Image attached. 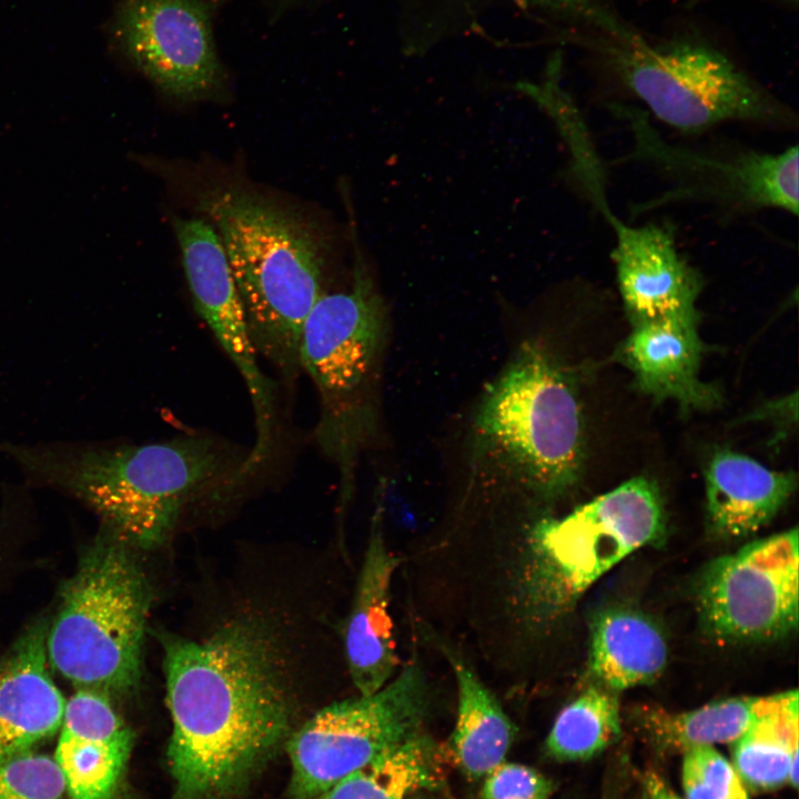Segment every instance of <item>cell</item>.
Returning <instances> with one entry per match:
<instances>
[{
    "instance_id": "obj_22",
    "label": "cell",
    "mask_w": 799,
    "mask_h": 799,
    "mask_svg": "<svg viewBox=\"0 0 799 799\" xmlns=\"http://www.w3.org/2000/svg\"><path fill=\"white\" fill-rule=\"evenodd\" d=\"M798 691L766 696L760 712L731 745L732 766L745 786L773 790L798 786Z\"/></svg>"
},
{
    "instance_id": "obj_31",
    "label": "cell",
    "mask_w": 799,
    "mask_h": 799,
    "mask_svg": "<svg viewBox=\"0 0 799 799\" xmlns=\"http://www.w3.org/2000/svg\"><path fill=\"white\" fill-rule=\"evenodd\" d=\"M443 793L445 795V799H457L448 789L447 786L443 788Z\"/></svg>"
},
{
    "instance_id": "obj_12",
    "label": "cell",
    "mask_w": 799,
    "mask_h": 799,
    "mask_svg": "<svg viewBox=\"0 0 799 799\" xmlns=\"http://www.w3.org/2000/svg\"><path fill=\"white\" fill-rule=\"evenodd\" d=\"M172 226L195 311L232 360L249 390L256 439L246 463L256 469L273 444L275 398L272 384L257 364L235 281L215 229L205 220L179 216L173 218Z\"/></svg>"
},
{
    "instance_id": "obj_7",
    "label": "cell",
    "mask_w": 799,
    "mask_h": 799,
    "mask_svg": "<svg viewBox=\"0 0 799 799\" xmlns=\"http://www.w3.org/2000/svg\"><path fill=\"white\" fill-rule=\"evenodd\" d=\"M485 446L543 498L574 487L583 472L580 402L568 372L526 344L486 391L476 415Z\"/></svg>"
},
{
    "instance_id": "obj_26",
    "label": "cell",
    "mask_w": 799,
    "mask_h": 799,
    "mask_svg": "<svg viewBox=\"0 0 799 799\" xmlns=\"http://www.w3.org/2000/svg\"><path fill=\"white\" fill-rule=\"evenodd\" d=\"M682 754L685 799H749L735 767L714 746L695 747Z\"/></svg>"
},
{
    "instance_id": "obj_16",
    "label": "cell",
    "mask_w": 799,
    "mask_h": 799,
    "mask_svg": "<svg viewBox=\"0 0 799 799\" xmlns=\"http://www.w3.org/2000/svg\"><path fill=\"white\" fill-rule=\"evenodd\" d=\"M48 626L32 623L0 658V759L34 750L61 727L65 700L48 668Z\"/></svg>"
},
{
    "instance_id": "obj_4",
    "label": "cell",
    "mask_w": 799,
    "mask_h": 799,
    "mask_svg": "<svg viewBox=\"0 0 799 799\" xmlns=\"http://www.w3.org/2000/svg\"><path fill=\"white\" fill-rule=\"evenodd\" d=\"M199 206L224 247L256 354L292 378L304 321L325 293L324 237L301 214L239 189L212 190Z\"/></svg>"
},
{
    "instance_id": "obj_14",
    "label": "cell",
    "mask_w": 799,
    "mask_h": 799,
    "mask_svg": "<svg viewBox=\"0 0 799 799\" xmlns=\"http://www.w3.org/2000/svg\"><path fill=\"white\" fill-rule=\"evenodd\" d=\"M119 40L160 89L184 100L203 98L221 80L208 10L199 0H125Z\"/></svg>"
},
{
    "instance_id": "obj_27",
    "label": "cell",
    "mask_w": 799,
    "mask_h": 799,
    "mask_svg": "<svg viewBox=\"0 0 799 799\" xmlns=\"http://www.w3.org/2000/svg\"><path fill=\"white\" fill-rule=\"evenodd\" d=\"M64 792L53 758L31 750L0 759V799H61Z\"/></svg>"
},
{
    "instance_id": "obj_15",
    "label": "cell",
    "mask_w": 799,
    "mask_h": 799,
    "mask_svg": "<svg viewBox=\"0 0 799 799\" xmlns=\"http://www.w3.org/2000/svg\"><path fill=\"white\" fill-rule=\"evenodd\" d=\"M60 729L53 759L70 799H113L133 736L108 695L78 688L65 701Z\"/></svg>"
},
{
    "instance_id": "obj_28",
    "label": "cell",
    "mask_w": 799,
    "mask_h": 799,
    "mask_svg": "<svg viewBox=\"0 0 799 799\" xmlns=\"http://www.w3.org/2000/svg\"><path fill=\"white\" fill-rule=\"evenodd\" d=\"M554 782L526 765L503 761L483 778L481 799H548Z\"/></svg>"
},
{
    "instance_id": "obj_20",
    "label": "cell",
    "mask_w": 799,
    "mask_h": 799,
    "mask_svg": "<svg viewBox=\"0 0 799 799\" xmlns=\"http://www.w3.org/2000/svg\"><path fill=\"white\" fill-rule=\"evenodd\" d=\"M588 669L614 692L647 685L664 670L668 647L660 628L645 614L611 607L591 620Z\"/></svg>"
},
{
    "instance_id": "obj_3",
    "label": "cell",
    "mask_w": 799,
    "mask_h": 799,
    "mask_svg": "<svg viewBox=\"0 0 799 799\" xmlns=\"http://www.w3.org/2000/svg\"><path fill=\"white\" fill-rule=\"evenodd\" d=\"M24 471L61 486L93 508L118 540L160 545L194 495L244 478L247 454L211 436L183 435L141 445H13Z\"/></svg>"
},
{
    "instance_id": "obj_8",
    "label": "cell",
    "mask_w": 799,
    "mask_h": 799,
    "mask_svg": "<svg viewBox=\"0 0 799 799\" xmlns=\"http://www.w3.org/2000/svg\"><path fill=\"white\" fill-rule=\"evenodd\" d=\"M352 279L348 289L324 293L307 314L299 363L321 402L318 442L346 457L365 428L370 395L384 350L387 312L377 277L350 219Z\"/></svg>"
},
{
    "instance_id": "obj_19",
    "label": "cell",
    "mask_w": 799,
    "mask_h": 799,
    "mask_svg": "<svg viewBox=\"0 0 799 799\" xmlns=\"http://www.w3.org/2000/svg\"><path fill=\"white\" fill-rule=\"evenodd\" d=\"M705 483L712 530L722 537L741 538L762 528L779 513L795 492L797 477L725 448L711 456Z\"/></svg>"
},
{
    "instance_id": "obj_1",
    "label": "cell",
    "mask_w": 799,
    "mask_h": 799,
    "mask_svg": "<svg viewBox=\"0 0 799 799\" xmlns=\"http://www.w3.org/2000/svg\"><path fill=\"white\" fill-rule=\"evenodd\" d=\"M161 641L172 719L170 799H239L293 731L275 647L249 623L201 641L170 634Z\"/></svg>"
},
{
    "instance_id": "obj_25",
    "label": "cell",
    "mask_w": 799,
    "mask_h": 799,
    "mask_svg": "<svg viewBox=\"0 0 799 799\" xmlns=\"http://www.w3.org/2000/svg\"><path fill=\"white\" fill-rule=\"evenodd\" d=\"M620 728L617 692L595 684L560 710L545 751L557 761L588 760L615 742Z\"/></svg>"
},
{
    "instance_id": "obj_2",
    "label": "cell",
    "mask_w": 799,
    "mask_h": 799,
    "mask_svg": "<svg viewBox=\"0 0 799 799\" xmlns=\"http://www.w3.org/2000/svg\"><path fill=\"white\" fill-rule=\"evenodd\" d=\"M568 20L603 102L635 104L689 139L725 124L798 129L795 109L701 18L676 17L650 32L624 17L614 0H601Z\"/></svg>"
},
{
    "instance_id": "obj_6",
    "label": "cell",
    "mask_w": 799,
    "mask_h": 799,
    "mask_svg": "<svg viewBox=\"0 0 799 799\" xmlns=\"http://www.w3.org/2000/svg\"><path fill=\"white\" fill-rule=\"evenodd\" d=\"M142 570L112 535L82 554L47 631L49 665L78 688L131 691L140 680L151 599Z\"/></svg>"
},
{
    "instance_id": "obj_5",
    "label": "cell",
    "mask_w": 799,
    "mask_h": 799,
    "mask_svg": "<svg viewBox=\"0 0 799 799\" xmlns=\"http://www.w3.org/2000/svg\"><path fill=\"white\" fill-rule=\"evenodd\" d=\"M630 135V146L611 165L647 169L663 188L633 203L634 218L677 204H699L728 221L777 210L799 212V150L763 151L742 143L679 142L668 139L641 108L603 102Z\"/></svg>"
},
{
    "instance_id": "obj_32",
    "label": "cell",
    "mask_w": 799,
    "mask_h": 799,
    "mask_svg": "<svg viewBox=\"0 0 799 799\" xmlns=\"http://www.w3.org/2000/svg\"><path fill=\"white\" fill-rule=\"evenodd\" d=\"M408 799H423V798L412 796V797H409Z\"/></svg>"
},
{
    "instance_id": "obj_11",
    "label": "cell",
    "mask_w": 799,
    "mask_h": 799,
    "mask_svg": "<svg viewBox=\"0 0 799 799\" xmlns=\"http://www.w3.org/2000/svg\"><path fill=\"white\" fill-rule=\"evenodd\" d=\"M798 529L714 559L696 584L704 630L718 643L780 639L798 627Z\"/></svg>"
},
{
    "instance_id": "obj_18",
    "label": "cell",
    "mask_w": 799,
    "mask_h": 799,
    "mask_svg": "<svg viewBox=\"0 0 799 799\" xmlns=\"http://www.w3.org/2000/svg\"><path fill=\"white\" fill-rule=\"evenodd\" d=\"M697 323L675 320L631 326L617 357L640 392L656 401L671 400L684 411L720 404L719 391L699 378L702 344Z\"/></svg>"
},
{
    "instance_id": "obj_24",
    "label": "cell",
    "mask_w": 799,
    "mask_h": 799,
    "mask_svg": "<svg viewBox=\"0 0 799 799\" xmlns=\"http://www.w3.org/2000/svg\"><path fill=\"white\" fill-rule=\"evenodd\" d=\"M765 701L766 696L735 697L684 712L648 708L638 719L657 749L685 752L695 747L731 744L760 712Z\"/></svg>"
},
{
    "instance_id": "obj_17",
    "label": "cell",
    "mask_w": 799,
    "mask_h": 799,
    "mask_svg": "<svg viewBox=\"0 0 799 799\" xmlns=\"http://www.w3.org/2000/svg\"><path fill=\"white\" fill-rule=\"evenodd\" d=\"M398 563L384 539L381 515L375 514L344 631L348 671L361 695L384 687L400 664L390 613L391 580Z\"/></svg>"
},
{
    "instance_id": "obj_9",
    "label": "cell",
    "mask_w": 799,
    "mask_h": 799,
    "mask_svg": "<svg viewBox=\"0 0 799 799\" xmlns=\"http://www.w3.org/2000/svg\"><path fill=\"white\" fill-rule=\"evenodd\" d=\"M665 509L659 489L637 476L533 529L527 598L542 618L567 611L601 576L635 550L660 542Z\"/></svg>"
},
{
    "instance_id": "obj_30",
    "label": "cell",
    "mask_w": 799,
    "mask_h": 799,
    "mask_svg": "<svg viewBox=\"0 0 799 799\" xmlns=\"http://www.w3.org/2000/svg\"><path fill=\"white\" fill-rule=\"evenodd\" d=\"M534 3L559 12L563 16L572 14L581 10L591 0H530Z\"/></svg>"
},
{
    "instance_id": "obj_23",
    "label": "cell",
    "mask_w": 799,
    "mask_h": 799,
    "mask_svg": "<svg viewBox=\"0 0 799 799\" xmlns=\"http://www.w3.org/2000/svg\"><path fill=\"white\" fill-rule=\"evenodd\" d=\"M442 750L424 730L344 777L313 799H408L443 790Z\"/></svg>"
},
{
    "instance_id": "obj_13",
    "label": "cell",
    "mask_w": 799,
    "mask_h": 799,
    "mask_svg": "<svg viewBox=\"0 0 799 799\" xmlns=\"http://www.w3.org/2000/svg\"><path fill=\"white\" fill-rule=\"evenodd\" d=\"M581 193L610 226V260L624 310L631 326L675 320H699L697 301L704 287L700 271L679 250L666 223L626 222L609 206L606 181Z\"/></svg>"
},
{
    "instance_id": "obj_10",
    "label": "cell",
    "mask_w": 799,
    "mask_h": 799,
    "mask_svg": "<svg viewBox=\"0 0 799 799\" xmlns=\"http://www.w3.org/2000/svg\"><path fill=\"white\" fill-rule=\"evenodd\" d=\"M429 709L415 659L371 695L335 701L291 732L290 799H313L406 739L423 731Z\"/></svg>"
},
{
    "instance_id": "obj_29",
    "label": "cell",
    "mask_w": 799,
    "mask_h": 799,
    "mask_svg": "<svg viewBox=\"0 0 799 799\" xmlns=\"http://www.w3.org/2000/svg\"><path fill=\"white\" fill-rule=\"evenodd\" d=\"M645 799H681L668 785L656 773H647L644 778Z\"/></svg>"
},
{
    "instance_id": "obj_21",
    "label": "cell",
    "mask_w": 799,
    "mask_h": 799,
    "mask_svg": "<svg viewBox=\"0 0 799 799\" xmlns=\"http://www.w3.org/2000/svg\"><path fill=\"white\" fill-rule=\"evenodd\" d=\"M457 685V717L451 737L454 762L471 781L483 779L505 761L514 726L475 671L447 646L441 645Z\"/></svg>"
}]
</instances>
